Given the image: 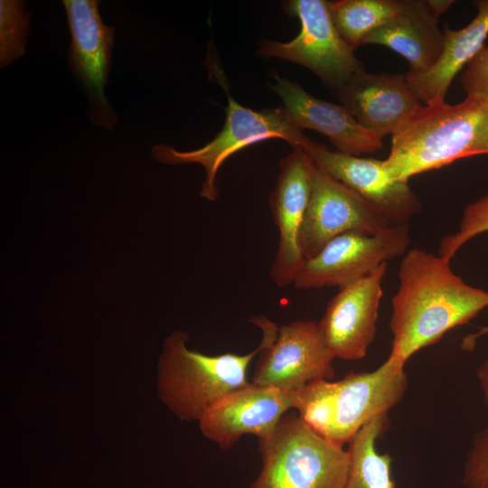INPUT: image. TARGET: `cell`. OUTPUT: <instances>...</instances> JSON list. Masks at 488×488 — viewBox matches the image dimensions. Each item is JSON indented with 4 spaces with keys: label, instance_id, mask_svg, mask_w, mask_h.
Masks as SVG:
<instances>
[{
    "label": "cell",
    "instance_id": "cell-13",
    "mask_svg": "<svg viewBox=\"0 0 488 488\" xmlns=\"http://www.w3.org/2000/svg\"><path fill=\"white\" fill-rule=\"evenodd\" d=\"M303 150L329 175L365 200L392 226L408 224L421 211V202L408 182L391 177L383 160L331 151L311 139Z\"/></svg>",
    "mask_w": 488,
    "mask_h": 488
},
{
    "label": "cell",
    "instance_id": "cell-22",
    "mask_svg": "<svg viewBox=\"0 0 488 488\" xmlns=\"http://www.w3.org/2000/svg\"><path fill=\"white\" fill-rule=\"evenodd\" d=\"M23 2L0 1V63L4 68L25 53L30 14Z\"/></svg>",
    "mask_w": 488,
    "mask_h": 488
},
{
    "label": "cell",
    "instance_id": "cell-2",
    "mask_svg": "<svg viewBox=\"0 0 488 488\" xmlns=\"http://www.w3.org/2000/svg\"><path fill=\"white\" fill-rule=\"evenodd\" d=\"M488 155V99L422 105L392 135L384 166L396 180H408L465 157Z\"/></svg>",
    "mask_w": 488,
    "mask_h": 488
},
{
    "label": "cell",
    "instance_id": "cell-10",
    "mask_svg": "<svg viewBox=\"0 0 488 488\" xmlns=\"http://www.w3.org/2000/svg\"><path fill=\"white\" fill-rule=\"evenodd\" d=\"M334 359L318 323L293 321L278 327L259 352L250 382L296 392L311 382L332 379Z\"/></svg>",
    "mask_w": 488,
    "mask_h": 488
},
{
    "label": "cell",
    "instance_id": "cell-21",
    "mask_svg": "<svg viewBox=\"0 0 488 488\" xmlns=\"http://www.w3.org/2000/svg\"><path fill=\"white\" fill-rule=\"evenodd\" d=\"M328 5L337 32L355 50L399 11L402 0H337Z\"/></svg>",
    "mask_w": 488,
    "mask_h": 488
},
{
    "label": "cell",
    "instance_id": "cell-17",
    "mask_svg": "<svg viewBox=\"0 0 488 488\" xmlns=\"http://www.w3.org/2000/svg\"><path fill=\"white\" fill-rule=\"evenodd\" d=\"M271 89L299 128L326 136L339 152L361 156L384 148L382 140L361 127L343 106L319 99L296 82L277 75Z\"/></svg>",
    "mask_w": 488,
    "mask_h": 488
},
{
    "label": "cell",
    "instance_id": "cell-28",
    "mask_svg": "<svg viewBox=\"0 0 488 488\" xmlns=\"http://www.w3.org/2000/svg\"><path fill=\"white\" fill-rule=\"evenodd\" d=\"M488 333V325L487 326H484V327H482L479 329L478 332L467 336L465 340H464V343H463V346L466 349H470L472 348L476 340L484 335V334H487Z\"/></svg>",
    "mask_w": 488,
    "mask_h": 488
},
{
    "label": "cell",
    "instance_id": "cell-1",
    "mask_svg": "<svg viewBox=\"0 0 488 488\" xmlns=\"http://www.w3.org/2000/svg\"><path fill=\"white\" fill-rule=\"evenodd\" d=\"M399 279L391 302L389 356L405 364L488 307V291L466 284L452 271L450 261L421 249L402 256Z\"/></svg>",
    "mask_w": 488,
    "mask_h": 488
},
{
    "label": "cell",
    "instance_id": "cell-26",
    "mask_svg": "<svg viewBox=\"0 0 488 488\" xmlns=\"http://www.w3.org/2000/svg\"><path fill=\"white\" fill-rule=\"evenodd\" d=\"M476 377L482 391L483 401L488 409V357L478 367Z\"/></svg>",
    "mask_w": 488,
    "mask_h": 488
},
{
    "label": "cell",
    "instance_id": "cell-18",
    "mask_svg": "<svg viewBox=\"0 0 488 488\" xmlns=\"http://www.w3.org/2000/svg\"><path fill=\"white\" fill-rule=\"evenodd\" d=\"M426 0H402L399 11L371 33L364 44L386 46L407 60L410 73L428 70L443 50L444 33Z\"/></svg>",
    "mask_w": 488,
    "mask_h": 488
},
{
    "label": "cell",
    "instance_id": "cell-15",
    "mask_svg": "<svg viewBox=\"0 0 488 488\" xmlns=\"http://www.w3.org/2000/svg\"><path fill=\"white\" fill-rule=\"evenodd\" d=\"M296 392L249 382L216 402L198 421L202 435L221 449L246 435L263 438L294 409Z\"/></svg>",
    "mask_w": 488,
    "mask_h": 488
},
{
    "label": "cell",
    "instance_id": "cell-27",
    "mask_svg": "<svg viewBox=\"0 0 488 488\" xmlns=\"http://www.w3.org/2000/svg\"><path fill=\"white\" fill-rule=\"evenodd\" d=\"M453 0H426L429 10L438 18L454 4Z\"/></svg>",
    "mask_w": 488,
    "mask_h": 488
},
{
    "label": "cell",
    "instance_id": "cell-14",
    "mask_svg": "<svg viewBox=\"0 0 488 488\" xmlns=\"http://www.w3.org/2000/svg\"><path fill=\"white\" fill-rule=\"evenodd\" d=\"M388 263L370 274L339 287L329 301L318 326L334 358L362 359L372 343L383 296L382 283Z\"/></svg>",
    "mask_w": 488,
    "mask_h": 488
},
{
    "label": "cell",
    "instance_id": "cell-25",
    "mask_svg": "<svg viewBox=\"0 0 488 488\" xmlns=\"http://www.w3.org/2000/svg\"><path fill=\"white\" fill-rule=\"evenodd\" d=\"M460 82L466 97L488 99V45L484 44L462 70Z\"/></svg>",
    "mask_w": 488,
    "mask_h": 488
},
{
    "label": "cell",
    "instance_id": "cell-5",
    "mask_svg": "<svg viewBox=\"0 0 488 488\" xmlns=\"http://www.w3.org/2000/svg\"><path fill=\"white\" fill-rule=\"evenodd\" d=\"M272 138L282 139L293 148L301 149L310 140L290 119L283 107L255 111L228 96L224 127L211 142L198 149L184 152L159 144L153 146L152 155L164 164H201L205 178L200 196L215 201L219 195L217 174L225 160L249 145Z\"/></svg>",
    "mask_w": 488,
    "mask_h": 488
},
{
    "label": "cell",
    "instance_id": "cell-4",
    "mask_svg": "<svg viewBox=\"0 0 488 488\" xmlns=\"http://www.w3.org/2000/svg\"><path fill=\"white\" fill-rule=\"evenodd\" d=\"M261 470L249 488H344L347 450L320 436L293 412L258 439Z\"/></svg>",
    "mask_w": 488,
    "mask_h": 488
},
{
    "label": "cell",
    "instance_id": "cell-12",
    "mask_svg": "<svg viewBox=\"0 0 488 488\" xmlns=\"http://www.w3.org/2000/svg\"><path fill=\"white\" fill-rule=\"evenodd\" d=\"M279 174L269 196V208L278 231L277 249L269 271L278 287L293 285L305 261L300 235L312 186L313 160L301 148L279 162Z\"/></svg>",
    "mask_w": 488,
    "mask_h": 488
},
{
    "label": "cell",
    "instance_id": "cell-23",
    "mask_svg": "<svg viewBox=\"0 0 488 488\" xmlns=\"http://www.w3.org/2000/svg\"><path fill=\"white\" fill-rule=\"evenodd\" d=\"M486 231L488 192L464 209L457 230L441 239L437 255L450 261L467 241Z\"/></svg>",
    "mask_w": 488,
    "mask_h": 488
},
{
    "label": "cell",
    "instance_id": "cell-16",
    "mask_svg": "<svg viewBox=\"0 0 488 488\" xmlns=\"http://www.w3.org/2000/svg\"><path fill=\"white\" fill-rule=\"evenodd\" d=\"M338 96L357 122L381 140L392 136L423 105L406 75L365 70L354 74Z\"/></svg>",
    "mask_w": 488,
    "mask_h": 488
},
{
    "label": "cell",
    "instance_id": "cell-20",
    "mask_svg": "<svg viewBox=\"0 0 488 488\" xmlns=\"http://www.w3.org/2000/svg\"><path fill=\"white\" fill-rule=\"evenodd\" d=\"M389 425L381 416L362 427L348 443L349 469L344 488H395L389 454L377 450V441Z\"/></svg>",
    "mask_w": 488,
    "mask_h": 488
},
{
    "label": "cell",
    "instance_id": "cell-3",
    "mask_svg": "<svg viewBox=\"0 0 488 488\" xmlns=\"http://www.w3.org/2000/svg\"><path fill=\"white\" fill-rule=\"evenodd\" d=\"M249 321L262 332L258 346L246 354L207 355L187 347L188 335L173 332L163 345L158 363V392L163 402L181 420L199 421L216 402L247 386L250 362L277 333L266 316Z\"/></svg>",
    "mask_w": 488,
    "mask_h": 488
},
{
    "label": "cell",
    "instance_id": "cell-24",
    "mask_svg": "<svg viewBox=\"0 0 488 488\" xmlns=\"http://www.w3.org/2000/svg\"><path fill=\"white\" fill-rule=\"evenodd\" d=\"M466 488H488V426L475 434L463 470Z\"/></svg>",
    "mask_w": 488,
    "mask_h": 488
},
{
    "label": "cell",
    "instance_id": "cell-11",
    "mask_svg": "<svg viewBox=\"0 0 488 488\" xmlns=\"http://www.w3.org/2000/svg\"><path fill=\"white\" fill-rule=\"evenodd\" d=\"M391 226L360 195L313 161L311 194L300 235L305 260L339 235L379 233Z\"/></svg>",
    "mask_w": 488,
    "mask_h": 488
},
{
    "label": "cell",
    "instance_id": "cell-8",
    "mask_svg": "<svg viewBox=\"0 0 488 488\" xmlns=\"http://www.w3.org/2000/svg\"><path fill=\"white\" fill-rule=\"evenodd\" d=\"M409 244L408 224L391 226L379 233H343L305 261L293 285L296 289L341 287L403 256Z\"/></svg>",
    "mask_w": 488,
    "mask_h": 488
},
{
    "label": "cell",
    "instance_id": "cell-7",
    "mask_svg": "<svg viewBox=\"0 0 488 488\" xmlns=\"http://www.w3.org/2000/svg\"><path fill=\"white\" fill-rule=\"evenodd\" d=\"M405 363L388 357L372 371L351 372L337 381L324 380L331 429L328 439L344 446L370 421L400 402L408 387Z\"/></svg>",
    "mask_w": 488,
    "mask_h": 488
},
{
    "label": "cell",
    "instance_id": "cell-6",
    "mask_svg": "<svg viewBox=\"0 0 488 488\" xmlns=\"http://www.w3.org/2000/svg\"><path fill=\"white\" fill-rule=\"evenodd\" d=\"M286 11L298 18V35L281 42L263 40L259 53L298 63L316 74L325 84L337 91L363 64L341 37L332 20L328 1L290 0L284 4Z\"/></svg>",
    "mask_w": 488,
    "mask_h": 488
},
{
    "label": "cell",
    "instance_id": "cell-9",
    "mask_svg": "<svg viewBox=\"0 0 488 488\" xmlns=\"http://www.w3.org/2000/svg\"><path fill=\"white\" fill-rule=\"evenodd\" d=\"M71 43L68 51L70 70L89 99L87 114L91 122L112 131L117 117L105 95L111 65L115 28L103 23L100 1L63 0Z\"/></svg>",
    "mask_w": 488,
    "mask_h": 488
},
{
    "label": "cell",
    "instance_id": "cell-19",
    "mask_svg": "<svg viewBox=\"0 0 488 488\" xmlns=\"http://www.w3.org/2000/svg\"><path fill=\"white\" fill-rule=\"evenodd\" d=\"M477 14L459 30L444 28L443 50L437 61L421 73L407 72L410 89L423 105L445 102L454 78L485 44L488 36V0L474 2Z\"/></svg>",
    "mask_w": 488,
    "mask_h": 488
}]
</instances>
